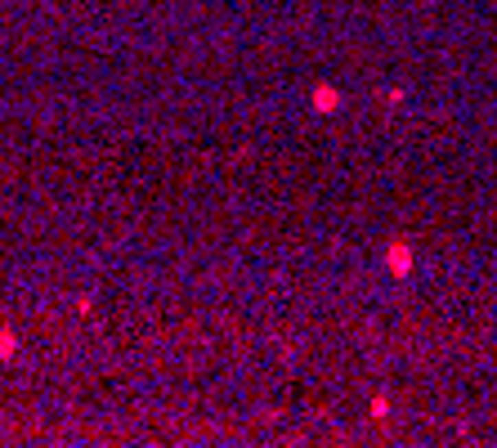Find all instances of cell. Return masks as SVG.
I'll list each match as a JSON object with an SVG mask.
<instances>
[{"label":"cell","instance_id":"1","mask_svg":"<svg viewBox=\"0 0 497 448\" xmlns=\"http://www.w3.org/2000/svg\"><path fill=\"white\" fill-rule=\"evenodd\" d=\"M385 260H390V269H394V274H399V278H404L408 269H413V251H408L404 242H394V247L385 251Z\"/></svg>","mask_w":497,"mask_h":448},{"label":"cell","instance_id":"2","mask_svg":"<svg viewBox=\"0 0 497 448\" xmlns=\"http://www.w3.org/2000/svg\"><path fill=\"white\" fill-rule=\"evenodd\" d=\"M336 104H340V95H336V90H327V86H323V90H314V108H323V113H332Z\"/></svg>","mask_w":497,"mask_h":448}]
</instances>
